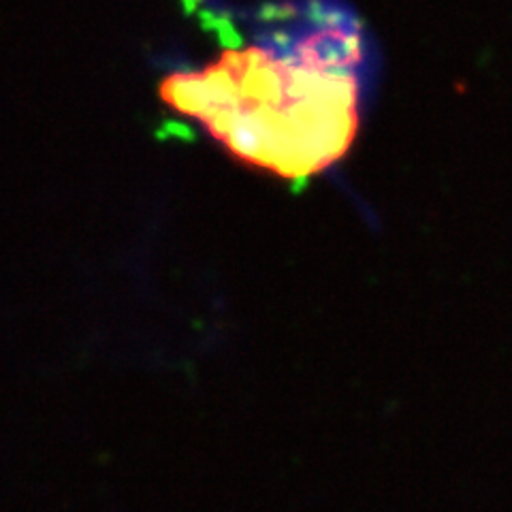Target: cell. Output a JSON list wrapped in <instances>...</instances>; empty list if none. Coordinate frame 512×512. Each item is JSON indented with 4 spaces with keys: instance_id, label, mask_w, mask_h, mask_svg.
I'll use <instances>...</instances> for the list:
<instances>
[{
    "instance_id": "6da1fadb",
    "label": "cell",
    "mask_w": 512,
    "mask_h": 512,
    "mask_svg": "<svg viewBox=\"0 0 512 512\" xmlns=\"http://www.w3.org/2000/svg\"><path fill=\"white\" fill-rule=\"evenodd\" d=\"M359 37L325 28L293 52L248 45L160 84L175 114L199 122L237 163L306 180L335 167L361 124Z\"/></svg>"
}]
</instances>
